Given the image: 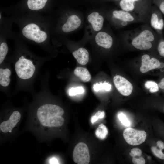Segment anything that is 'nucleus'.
Listing matches in <instances>:
<instances>
[{
    "label": "nucleus",
    "mask_w": 164,
    "mask_h": 164,
    "mask_svg": "<svg viewBox=\"0 0 164 164\" xmlns=\"http://www.w3.org/2000/svg\"><path fill=\"white\" fill-rule=\"evenodd\" d=\"M94 90L95 91L100 90H105L106 91H110L111 89V85L109 83L104 82L103 83H96L93 86Z\"/></svg>",
    "instance_id": "20"
},
{
    "label": "nucleus",
    "mask_w": 164,
    "mask_h": 164,
    "mask_svg": "<svg viewBox=\"0 0 164 164\" xmlns=\"http://www.w3.org/2000/svg\"><path fill=\"white\" fill-rule=\"evenodd\" d=\"M9 17L18 26V35L21 39L43 45L48 44L53 38L55 20L53 15L30 12Z\"/></svg>",
    "instance_id": "1"
},
{
    "label": "nucleus",
    "mask_w": 164,
    "mask_h": 164,
    "mask_svg": "<svg viewBox=\"0 0 164 164\" xmlns=\"http://www.w3.org/2000/svg\"><path fill=\"white\" fill-rule=\"evenodd\" d=\"M152 3L164 15V0H153Z\"/></svg>",
    "instance_id": "27"
},
{
    "label": "nucleus",
    "mask_w": 164,
    "mask_h": 164,
    "mask_svg": "<svg viewBox=\"0 0 164 164\" xmlns=\"http://www.w3.org/2000/svg\"><path fill=\"white\" fill-rule=\"evenodd\" d=\"M108 130L106 126L103 124H100L95 131L96 136L99 139H104L106 137L108 133Z\"/></svg>",
    "instance_id": "19"
},
{
    "label": "nucleus",
    "mask_w": 164,
    "mask_h": 164,
    "mask_svg": "<svg viewBox=\"0 0 164 164\" xmlns=\"http://www.w3.org/2000/svg\"><path fill=\"white\" fill-rule=\"evenodd\" d=\"M112 0L113 1H119L120 0Z\"/></svg>",
    "instance_id": "33"
},
{
    "label": "nucleus",
    "mask_w": 164,
    "mask_h": 164,
    "mask_svg": "<svg viewBox=\"0 0 164 164\" xmlns=\"http://www.w3.org/2000/svg\"><path fill=\"white\" fill-rule=\"evenodd\" d=\"M135 7V14L142 22L149 25L153 0H130Z\"/></svg>",
    "instance_id": "7"
},
{
    "label": "nucleus",
    "mask_w": 164,
    "mask_h": 164,
    "mask_svg": "<svg viewBox=\"0 0 164 164\" xmlns=\"http://www.w3.org/2000/svg\"><path fill=\"white\" fill-rule=\"evenodd\" d=\"M114 85L119 92L122 95L128 96L131 94L133 90V86L127 79L119 75L114 77Z\"/></svg>",
    "instance_id": "12"
},
{
    "label": "nucleus",
    "mask_w": 164,
    "mask_h": 164,
    "mask_svg": "<svg viewBox=\"0 0 164 164\" xmlns=\"http://www.w3.org/2000/svg\"><path fill=\"white\" fill-rule=\"evenodd\" d=\"M63 110L60 107L54 104H46L38 109L37 115L41 125L49 127H59L64 122L62 116Z\"/></svg>",
    "instance_id": "4"
},
{
    "label": "nucleus",
    "mask_w": 164,
    "mask_h": 164,
    "mask_svg": "<svg viewBox=\"0 0 164 164\" xmlns=\"http://www.w3.org/2000/svg\"><path fill=\"white\" fill-rule=\"evenodd\" d=\"M151 150L154 155L158 159L164 160V153L163 150L160 149L157 146H152Z\"/></svg>",
    "instance_id": "23"
},
{
    "label": "nucleus",
    "mask_w": 164,
    "mask_h": 164,
    "mask_svg": "<svg viewBox=\"0 0 164 164\" xmlns=\"http://www.w3.org/2000/svg\"><path fill=\"white\" fill-rule=\"evenodd\" d=\"M142 151L141 149L138 148H134L131 150L129 153L130 155L132 157L135 156H140L142 154Z\"/></svg>",
    "instance_id": "28"
},
{
    "label": "nucleus",
    "mask_w": 164,
    "mask_h": 164,
    "mask_svg": "<svg viewBox=\"0 0 164 164\" xmlns=\"http://www.w3.org/2000/svg\"><path fill=\"white\" fill-rule=\"evenodd\" d=\"M15 69L17 75L20 78L27 79L32 76L35 68L31 60L22 55L16 62Z\"/></svg>",
    "instance_id": "8"
},
{
    "label": "nucleus",
    "mask_w": 164,
    "mask_h": 164,
    "mask_svg": "<svg viewBox=\"0 0 164 164\" xmlns=\"http://www.w3.org/2000/svg\"><path fill=\"white\" fill-rule=\"evenodd\" d=\"M146 136L145 131L131 128H126L123 132L125 140L128 144L132 145H137L143 143L145 140Z\"/></svg>",
    "instance_id": "9"
},
{
    "label": "nucleus",
    "mask_w": 164,
    "mask_h": 164,
    "mask_svg": "<svg viewBox=\"0 0 164 164\" xmlns=\"http://www.w3.org/2000/svg\"><path fill=\"white\" fill-rule=\"evenodd\" d=\"M157 146L160 150L164 149V142L161 140L157 141L156 142Z\"/></svg>",
    "instance_id": "30"
},
{
    "label": "nucleus",
    "mask_w": 164,
    "mask_h": 164,
    "mask_svg": "<svg viewBox=\"0 0 164 164\" xmlns=\"http://www.w3.org/2000/svg\"><path fill=\"white\" fill-rule=\"evenodd\" d=\"M118 40L129 43L141 50H149L158 44L162 35L158 33L150 25L144 24L136 28L121 32L117 36Z\"/></svg>",
    "instance_id": "2"
},
{
    "label": "nucleus",
    "mask_w": 164,
    "mask_h": 164,
    "mask_svg": "<svg viewBox=\"0 0 164 164\" xmlns=\"http://www.w3.org/2000/svg\"><path fill=\"white\" fill-rule=\"evenodd\" d=\"M132 162L135 164H145V160L142 157H139L138 158L133 157Z\"/></svg>",
    "instance_id": "29"
},
{
    "label": "nucleus",
    "mask_w": 164,
    "mask_h": 164,
    "mask_svg": "<svg viewBox=\"0 0 164 164\" xmlns=\"http://www.w3.org/2000/svg\"><path fill=\"white\" fill-rule=\"evenodd\" d=\"M84 92V88L82 86L76 87H72L68 90V94L70 96H75L77 94L83 93Z\"/></svg>",
    "instance_id": "22"
},
{
    "label": "nucleus",
    "mask_w": 164,
    "mask_h": 164,
    "mask_svg": "<svg viewBox=\"0 0 164 164\" xmlns=\"http://www.w3.org/2000/svg\"><path fill=\"white\" fill-rule=\"evenodd\" d=\"M11 74L10 70L8 68L0 69V84L3 87L8 86L10 82L9 77Z\"/></svg>",
    "instance_id": "18"
},
{
    "label": "nucleus",
    "mask_w": 164,
    "mask_h": 164,
    "mask_svg": "<svg viewBox=\"0 0 164 164\" xmlns=\"http://www.w3.org/2000/svg\"><path fill=\"white\" fill-rule=\"evenodd\" d=\"M50 164H59L57 159L55 158H52L49 160Z\"/></svg>",
    "instance_id": "31"
},
{
    "label": "nucleus",
    "mask_w": 164,
    "mask_h": 164,
    "mask_svg": "<svg viewBox=\"0 0 164 164\" xmlns=\"http://www.w3.org/2000/svg\"><path fill=\"white\" fill-rule=\"evenodd\" d=\"M118 2V5L121 9L135 14V6L131 0H120Z\"/></svg>",
    "instance_id": "17"
},
{
    "label": "nucleus",
    "mask_w": 164,
    "mask_h": 164,
    "mask_svg": "<svg viewBox=\"0 0 164 164\" xmlns=\"http://www.w3.org/2000/svg\"><path fill=\"white\" fill-rule=\"evenodd\" d=\"M104 10L105 19L110 25L117 29L122 28L132 23L142 22L135 15L121 9Z\"/></svg>",
    "instance_id": "5"
},
{
    "label": "nucleus",
    "mask_w": 164,
    "mask_h": 164,
    "mask_svg": "<svg viewBox=\"0 0 164 164\" xmlns=\"http://www.w3.org/2000/svg\"><path fill=\"white\" fill-rule=\"evenodd\" d=\"M145 88L149 89L152 93L157 92L159 90L158 85L155 82L152 81H147L145 84Z\"/></svg>",
    "instance_id": "21"
},
{
    "label": "nucleus",
    "mask_w": 164,
    "mask_h": 164,
    "mask_svg": "<svg viewBox=\"0 0 164 164\" xmlns=\"http://www.w3.org/2000/svg\"><path fill=\"white\" fill-rule=\"evenodd\" d=\"M74 57L80 64L85 65L89 60V53L87 50L83 47L78 48L72 52Z\"/></svg>",
    "instance_id": "15"
},
{
    "label": "nucleus",
    "mask_w": 164,
    "mask_h": 164,
    "mask_svg": "<svg viewBox=\"0 0 164 164\" xmlns=\"http://www.w3.org/2000/svg\"><path fill=\"white\" fill-rule=\"evenodd\" d=\"M158 86L161 89H164V77L161 79L158 84Z\"/></svg>",
    "instance_id": "32"
},
{
    "label": "nucleus",
    "mask_w": 164,
    "mask_h": 164,
    "mask_svg": "<svg viewBox=\"0 0 164 164\" xmlns=\"http://www.w3.org/2000/svg\"><path fill=\"white\" fill-rule=\"evenodd\" d=\"M149 25L159 34L162 35V31L164 27V21L162 14L155 5L152 6Z\"/></svg>",
    "instance_id": "11"
},
{
    "label": "nucleus",
    "mask_w": 164,
    "mask_h": 164,
    "mask_svg": "<svg viewBox=\"0 0 164 164\" xmlns=\"http://www.w3.org/2000/svg\"><path fill=\"white\" fill-rule=\"evenodd\" d=\"M21 114L18 111H14L10 115L9 119L2 122L0 125V130L4 133L10 132L19 121Z\"/></svg>",
    "instance_id": "14"
},
{
    "label": "nucleus",
    "mask_w": 164,
    "mask_h": 164,
    "mask_svg": "<svg viewBox=\"0 0 164 164\" xmlns=\"http://www.w3.org/2000/svg\"><path fill=\"white\" fill-rule=\"evenodd\" d=\"M75 75L84 82H87L91 79V76L88 70L84 67H78L74 70Z\"/></svg>",
    "instance_id": "16"
},
{
    "label": "nucleus",
    "mask_w": 164,
    "mask_h": 164,
    "mask_svg": "<svg viewBox=\"0 0 164 164\" xmlns=\"http://www.w3.org/2000/svg\"><path fill=\"white\" fill-rule=\"evenodd\" d=\"M105 19L104 10H94L87 13L83 40H89L94 35L101 30L104 26Z\"/></svg>",
    "instance_id": "6"
},
{
    "label": "nucleus",
    "mask_w": 164,
    "mask_h": 164,
    "mask_svg": "<svg viewBox=\"0 0 164 164\" xmlns=\"http://www.w3.org/2000/svg\"><path fill=\"white\" fill-rule=\"evenodd\" d=\"M157 49L159 55L164 57V40L163 37L159 41L157 46Z\"/></svg>",
    "instance_id": "26"
},
{
    "label": "nucleus",
    "mask_w": 164,
    "mask_h": 164,
    "mask_svg": "<svg viewBox=\"0 0 164 164\" xmlns=\"http://www.w3.org/2000/svg\"><path fill=\"white\" fill-rule=\"evenodd\" d=\"M105 112L104 111H99L97 112L95 115L92 116L91 118V123L93 124L99 119L103 118L105 116Z\"/></svg>",
    "instance_id": "25"
},
{
    "label": "nucleus",
    "mask_w": 164,
    "mask_h": 164,
    "mask_svg": "<svg viewBox=\"0 0 164 164\" xmlns=\"http://www.w3.org/2000/svg\"><path fill=\"white\" fill-rule=\"evenodd\" d=\"M73 158L74 162L77 164H88L90 156L87 146L83 142L78 143L74 148Z\"/></svg>",
    "instance_id": "10"
},
{
    "label": "nucleus",
    "mask_w": 164,
    "mask_h": 164,
    "mask_svg": "<svg viewBox=\"0 0 164 164\" xmlns=\"http://www.w3.org/2000/svg\"><path fill=\"white\" fill-rule=\"evenodd\" d=\"M141 65L140 71L142 73H145L152 70L160 67L161 63L156 58H150L148 54H144L141 57Z\"/></svg>",
    "instance_id": "13"
},
{
    "label": "nucleus",
    "mask_w": 164,
    "mask_h": 164,
    "mask_svg": "<svg viewBox=\"0 0 164 164\" xmlns=\"http://www.w3.org/2000/svg\"><path fill=\"white\" fill-rule=\"evenodd\" d=\"M55 20L53 38L65 36L76 31L84 24V17L80 12L69 9H61L53 13Z\"/></svg>",
    "instance_id": "3"
},
{
    "label": "nucleus",
    "mask_w": 164,
    "mask_h": 164,
    "mask_svg": "<svg viewBox=\"0 0 164 164\" xmlns=\"http://www.w3.org/2000/svg\"><path fill=\"white\" fill-rule=\"evenodd\" d=\"M118 117L122 124L125 126L128 127L130 125L131 123L126 116L122 112H120L118 114Z\"/></svg>",
    "instance_id": "24"
}]
</instances>
